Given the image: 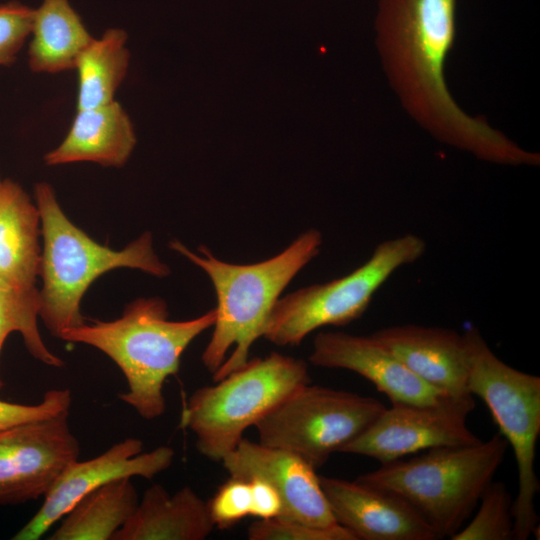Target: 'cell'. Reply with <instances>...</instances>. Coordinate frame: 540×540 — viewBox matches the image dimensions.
<instances>
[{
  "instance_id": "6da1fadb",
  "label": "cell",
  "mask_w": 540,
  "mask_h": 540,
  "mask_svg": "<svg viewBox=\"0 0 540 540\" xmlns=\"http://www.w3.org/2000/svg\"><path fill=\"white\" fill-rule=\"evenodd\" d=\"M457 0H377L376 45L403 108L436 140L501 165L539 166L485 118L457 105L445 81V62L456 36Z\"/></svg>"
},
{
  "instance_id": "7a4b0ae2",
  "label": "cell",
  "mask_w": 540,
  "mask_h": 540,
  "mask_svg": "<svg viewBox=\"0 0 540 540\" xmlns=\"http://www.w3.org/2000/svg\"><path fill=\"white\" fill-rule=\"evenodd\" d=\"M322 245L317 229L300 234L284 251L254 264L221 261L205 246L200 254L178 240L169 247L209 276L217 295L216 320L202 363L218 381L245 365L253 343L263 335L270 311L296 274L316 257Z\"/></svg>"
},
{
  "instance_id": "3957f363",
  "label": "cell",
  "mask_w": 540,
  "mask_h": 540,
  "mask_svg": "<svg viewBox=\"0 0 540 540\" xmlns=\"http://www.w3.org/2000/svg\"><path fill=\"white\" fill-rule=\"evenodd\" d=\"M168 316L163 299L139 298L115 320L84 322L62 331L58 338L90 345L107 355L127 380L128 390L119 398L140 417L153 420L166 410L165 381L178 373L189 344L213 327L216 310L184 321H171Z\"/></svg>"
},
{
  "instance_id": "277c9868",
  "label": "cell",
  "mask_w": 540,
  "mask_h": 540,
  "mask_svg": "<svg viewBox=\"0 0 540 540\" xmlns=\"http://www.w3.org/2000/svg\"><path fill=\"white\" fill-rule=\"evenodd\" d=\"M34 195L43 237L39 317L53 336L59 337L62 331L85 322L80 311L81 299L102 274L123 267L159 278L170 274L168 265L153 249L150 232L121 250H113L94 241L70 221L50 184L37 183Z\"/></svg>"
},
{
  "instance_id": "5b68a950",
  "label": "cell",
  "mask_w": 540,
  "mask_h": 540,
  "mask_svg": "<svg viewBox=\"0 0 540 540\" xmlns=\"http://www.w3.org/2000/svg\"><path fill=\"white\" fill-rule=\"evenodd\" d=\"M508 447L497 433L475 444L433 448L387 462L355 480L400 497L439 539H450L473 515Z\"/></svg>"
},
{
  "instance_id": "8992f818",
  "label": "cell",
  "mask_w": 540,
  "mask_h": 540,
  "mask_svg": "<svg viewBox=\"0 0 540 540\" xmlns=\"http://www.w3.org/2000/svg\"><path fill=\"white\" fill-rule=\"evenodd\" d=\"M310 382L304 360L272 352L195 390L182 411L181 425L195 435L204 457L220 462L238 446L246 429Z\"/></svg>"
},
{
  "instance_id": "52a82bcc",
  "label": "cell",
  "mask_w": 540,
  "mask_h": 540,
  "mask_svg": "<svg viewBox=\"0 0 540 540\" xmlns=\"http://www.w3.org/2000/svg\"><path fill=\"white\" fill-rule=\"evenodd\" d=\"M464 335L469 352V392L486 404L516 459L513 535L514 540H527L539 522L534 501L540 483L534 464L540 435V378L502 361L478 328L470 327Z\"/></svg>"
},
{
  "instance_id": "ba28073f",
  "label": "cell",
  "mask_w": 540,
  "mask_h": 540,
  "mask_svg": "<svg viewBox=\"0 0 540 540\" xmlns=\"http://www.w3.org/2000/svg\"><path fill=\"white\" fill-rule=\"evenodd\" d=\"M425 251L424 239L412 233L381 242L370 258L348 275L278 298L262 336L278 346H297L320 327L355 321L388 278L402 266L417 261Z\"/></svg>"
},
{
  "instance_id": "9c48e42d",
  "label": "cell",
  "mask_w": 540,
  "mask_h": 540,
  "mask_svg": "<svg viewBox=\"0 0 540 540\" xmlns=\"http://www.w3.org/2000/svg\"><path fill=\"white\" fill-rule=\"evenodd\" d=\"M385 408L374 397L310 382L255 427L260 443L290 451L317 470L364 432Z\"/></svg>"
},
{
  "instance_id": "30bf717a",
  "label": "cell",
  "mask_w": 540,
  "mask_h": 540,
  "mask_svg": "<svg viewBox=\"0 0 540 540\" xmlns=\"http://www.w3.org/2000/svg\"><path fill=\"white\" fill-rule=\"evenodd\" d=\"M68 418L69 411L0 430V505L45 496L78 459L80 445Z\"/></svg>"
},
{
  "instance_id": "8fae6325",
  "label": "cell",
  "mask_w": 540,
  "mask_h": 540,
  "mask_svg": "<svg viewBox=\"0 0 540 540\" xmlns=\"http://www.w3.org/2000/svg\"><path fill=\"white\" fill-rule=\"evenodd\" d=\"M473 397L435 405L391 403L342 453L366 456L381 464L420 451L480 441L467 427Z\"/></svg>"
},
{
  "instance_id": "7c38bea8",
  "label": "cell",
  "mask_w": 540,
  "mask_h": 540,
  "mask_svg": "<svg viewBox=\"0 0 540 540\" xmlns=\"http://www.w3.org/2000/svg\"><path fill=\"white\" fill-rule=\"evenodd\" d=\"M142 450V440L127 438L92 459L69 464L44 496L39 510L13 539L38 540L88 492L122 477L152 479L168 469L175 456L169 446Z\"/></svg>"
},
{
  "instance_id": "4fadbf2b",
  "label": "cell",
  "mask_w": 540,
  "mask_h": 540,
  "mask_svg": "<svg viewBox=\"0 0 540 540\" xmlns=\"http://www.w3.org/2000/svg\"><path fill=\"white\" fill-rule=\"evenodd\" d=\"M220 462L230 476L261 478L274 487L283 504L280 517L320 527L337 523L316 469L298 455L243 437Z\"/></svg>"
},
{
  "instance_id": "5bb4252c",
  "label": "cell",
  "mask_w": 540,
  "mask_h": 540,
  "mask_svg": "<svg viewBox=\"0 0 540 540\" xmlns=\"http://www.w3.org/2000/svg\"><path fill=\"white\" fill-rule=\"evenodd\" d=\"M309 361L317 367L359 374L391 403L435 405L455 399L415 376L372 335L320 332L314 338Z\"/></svg>"
},
{
  "instance_id": "9a60e30c",
  "label": "cell",
  "mask_w": 540,
  "mask_h": 540,
  "mask_svg": "<svg viewBox=\"0 0 540 540\" xmlns=\"http://www.w3.org/2000/svg\"><path fill=\"white\" fill-rule=\"evenodd\" d=\"M336 522L356 540H437L438 535L403 499L388 491L319 476Z\"/></svg>"
},
{
  "instance_id": "2e32d148",
  "label": "cell",
  "mask_w": 540,
  "mask_h": 540,
  "mask_svg": "<svg viewBox=\"0 0 540 540\" xmlns=\"http://www.w3.org/2000/svg\"><path fill=\"white\" fill-rule=\"evenodd\" d=\"M410 372L426 384L455 398L469 392V352L464 333L416 324L394 325L371 334Z\"/></svg>"
},
{
  "instance_id": "e0dca14e",
  "label": "cell",
  "mask_w": 540,
  "mask_h": 540,
  "mask_svg": "<svg viewBox=\"0 0 540 540\" xmlns=\"http://www.w3.org/2000/svg\"><path fill=\"white\" fill-rule=\"evenodd\" d=\"M136 144L133 124L119 102L77 110L62 142L44 156L49 166L93 162L121 167Z\"/></svg>"
},
{
  "instance_id": "ac0fdd59",
  "label": "cell",
  "mask_w": 540,
  "mask_h": 540,
  "mask_svg": "<svg viewBox=\"0 0 540 540\" xmlns=\"http://www.w3.org/2000/svg\"><path fill=\"white\" fill-rule=\"evenodd\" d=\"M207 502L186 486L170 495L160 484L144 492L112 540H203L214 529Z\"/></svg>"
},
{
  "instance_id": "d6986e66",
  "label": "cell",
  "mask_w": 540,
  "mask_h": 540,
  "mask_svg": "<svg viewBox=\"0 0 540 540\" xmlns=\"http://www.w3.org/2000/svg\"><path fill=\"white\" fill-rule=\"evenodd\" d=\"M40 215L24 189L3 180L0 190V280L25 292L37 290Z\"/></svg>"
},
{
  "instance_id": "ffe728a7",
  "label": "cell",
  "mask_w": 540,
  "mask_h": 540,
  "mask_svg": "<svg viewBox=\"0 0 540 540\" xmlns=\"http://www.w3.org/2000/svg\"><path fill=\"white\" fill-rule=\"evenodd\" d=\"M30 36L28 65L36 73L74 69L94 38L69 0H42L34 9Z\"/></svg>"
},
{
  "instance_id": "44dd1931",
  "label": "cell",
  "mask_w": 540,
  "mask_h": 540,
  "mask_svg": "<svg viewBox=\"0 0 540 540\" xmlns=\"http://www.w3.org/2000/svg\"><path fill=\"white\" fill-rule=\"evenodd\" d=\"M138 503L131 477L114 479L81 497L48 539L112 540Z\"/></svg>"
},
{
  "instance_id": "7402d4cb",
  "label": "cell",
  "mask_w": 540,
  "mask_h": 540,
  "mask_svg": "<svg viewBox=\"0 0 540 540\" xmlns=\"http://www.w3.org/2000/svg\"><path fill=\"white\" fill-rule=\"evenodd\" d=\"M127 33L108 28L79 54L74 69L78 74L77 110L109 104L125 79L130 53Z\"/></svg>"
},
{
  "instance_id": "603a6c76",
  "label": "cell",
  "mask_w": 540,
  "mask_h": 540,
  "mask_svg": "<svg viewBox=\"0 0 540 540\" xmlns=\"http://www.w3.org/2000/svg\"><path fill=\"white\" fill-rule=\"evenodd\" d=\"M41 308L39 289L25 292L0 280V354L6 338L12 332L22 335L28 352L40 362L62 367L63 360L51 352L41 338L38 317ZM4 383L0 377V391Z\"/></svg>"
},
{
  "instance_id": "cb8c5ba5",
  "label": "cell",
  "mask_w": 540,
  "mask_h": 540,
  "mask_svg": "<svg viewBox=\"0 0 540 540\" xmlns=\"http://www.w3.org/2000/svg\"><path fill=\"white\" fill-rule=\"evenodd\" d=\"M477 512L451 540H514L513 499L502 481H492Z\"/></svg>"
},
{
  "instance_id": "d4e9b609",
  "label": "cell",
  "mask_w": 540,
  "mask_h": 540,
  "mask_svg": "<svg viewBox=\"0 0 540 540\" xmlns=\"http://www.w3.org/2000/svg\"><path fill=\"white\" fill-rule=\"evenodd\" d=\"M247 537L250 540H356L338 523L320 527L282 517L256 519L249 525Z\"/></svg>"
},
{
  "instance_id": "484cf974",
  "label": "cell",
  "mask_w": 540,
  "mask_h": 540,
  "mask_svg": "<svg viewBox=\"0 0 540 540\" xmlns=\"http://www.w3.org/2000/svg\"><path fill=\"white\" fill-rule=\"evenodd\" d=\"M214 527L229 529L247 516H251L252 496L250 481L230 476L207 502Z\"/></svg>"
},
{
  "instance_id": "4316f807",
  "label": "cell",
  "mask_w": 540,
  "mask_h": 540,
  "mask_svg": "<svg viewBox=\"0 0 540 540\" xmlns=\"http://www.w3.org/2000/svg\"><path fill=\"white\" fill-rule=\"evenodd\" d=\"M34 9L18 1L0 3V66H9L30 36Z\"/></svg>"
},
{
  "instance_id": "83f0119b",
  "label": "cell",
  "mask_w": 540,
  "mask_h": 540,
  "mask_svg": "<svg viewBox=\"0 0 540 540\" xmlns=\"http://www.w3.org/2000/svg\"><path fill=\"white\" fill-rule=\"evenodd\" d=\"M69 389H52L34 405H23L0 400V430L23 422L54 416L70 410Z\"/></svg>"
},
{
  "instance_id": "f1b7e54d",
  "label": "cell",
  "mask_w": 540,
  "mask_h": 540,
  "mask_svg": "<svg viewBox=\"0 0 540 540\" xmlns=\"http://www.w3.org/2000/svg\"><path fill=\"white\" fill-rule=\"evenodd\" d=\"M246 479L250 481L251 486V516L257 519L280 517L283 504L277 490L261 478L252 477Z\"/></svg>"
},
{
  "instance_id": "f546056e",
  "label": "cell",
  "mask_w": 540,
  "mask_h": 540,
  "mask_svg": "<svg viewBox=\"0 0 540 540\" xmlns=\"http://www.w3.org/2000/svg\"><path fill=\"white\" fill-rule=\"evenodd\" d=\"M2 183H3V180L0 178V190H1V187H2Z\"/></svg>"
}]
</instances>
